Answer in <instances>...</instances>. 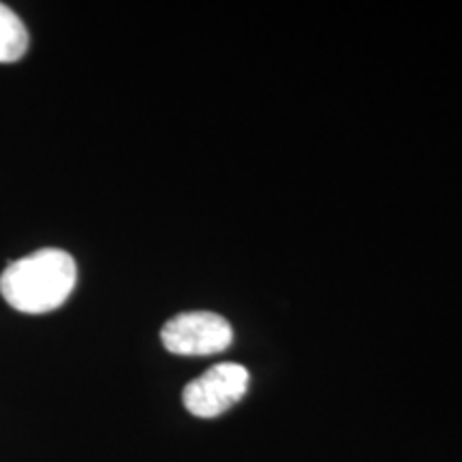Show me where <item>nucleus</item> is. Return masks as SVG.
<instances>
[{
    "label": "nucleus",
    "mask_w": 462,
    "mask_h": 462,
    "mask_svg": "<svg viewBox=\"0 0 462 462\" xmlns=\"http://www.w3.org/2000/svg\"><path fill=\"white\" fill-rule=\"evenodd\" d=\"M28 31L14 9L0 3V62H17L26 54Z\"/></svg>",
    "instance_id": "4"
},
{
    "label": "nucleus",
    "mask_w": 462,
    "mask_h": 462,
    "mask_svg": "<svg viewBox=\"0 0 462 462\" xmlns=\"http://www.w3.org/2000/svg\"><path fill=\"white\" fill-rule=\"evenodd\" d=\"M75 281L78 265L67 251L42 248L7 265L0 276V293L20 313L43 315L67 302Z\"/></svg>",
    "instance_id": "1"
},
{
    "label": "nucleus",
    "mask_w": 462,
    "mask_h": 462,
    "mask_svg": "<svg viewBox=\"0 0 462 462\" xmlns=\"http://www.w3.org/2000/svg\"><path fill=\"white\" fill-rule=\"evenodd\" d=\"M248 383H251V374L245 366L236 362L217 364L184 388V407L195 418H218L245 398Z\"/></svg>",
    "instance_id": "3"
},
{
    "label": "nucleus",
    "mask_w": 462,
    "mask_h": 462,
    "mask_svg": "<svg viewBox=\"0 0 462 462\" xmlns=\"http://www.w3.org/2000/svg\"><path fill=\"white\" fill-rule=\"evenodd\" d=\"M161 340L176 356H215L234 343V328L210 310H190L171 317L161 330Z\"/></svg>",
    "instance_id": "2"
}]
</instances>
